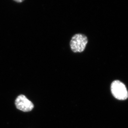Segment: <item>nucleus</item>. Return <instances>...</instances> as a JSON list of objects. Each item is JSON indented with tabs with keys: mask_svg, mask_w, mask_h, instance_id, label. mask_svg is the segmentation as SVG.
Returning a JSON list of instances; mask_svg holds the SVG:
<instances>
[{
	"mask_svg": "<svg viewBox=\"0 0 128 128\" xmlns=\"http://www.w3.org/2000/svg\"><path fill=\"white\" fill-rule=\"evenodd\" d=\"M88 41V38L84 34H76L72 38L70 42V48L74 53L82 52L85 50Z\"/></svg>",
	"mask_w": 128,
	"mask_h": 128,
	"instance_id": "obj_1",
	"label": "nucleus"
},
{
	"mask_svg": "<svg viewBox=\"0 0 128 128\" xmlns=\"http://www.w3.org/2000/svg\"><path fill=\"white\" fill-rule=\"evenodd\" d=\"M111 92L115 98L120 100H124L128 98V92L125 85L118 80H115L112 83Z\"/></svg>",
	"mask_w": 128,
	"mask_h": 128,
	"instance_id": "obj_2",
	"label": "nucleus"
},
{
	"mask_svg": "<svg viewBox=\"0 0 128 128\" xmlns=\"http://www.w3.org/2000/svg\"><path fill=\"white\" fill-rule=\"evenodd\" d=\"M15 105L18 110L24 112L32 111L34 106L32 102L23 94L19 95L15 100Z\"/></svg>",
	"mask_w": 128,
	"mask_h": 128,
	"instance_id": "obj_3",
	"label": "nucleus"
},
{
	"mask_svg": "<svg viewBox=\"0 0 128 128\" xmlns=\"http://www.w3.org/2000/svg\"><path fill=\"white\" fill-rule=\"evenodd\" d=\"M14 1L16 2H18V3H21L23 1H24L25 0H14Z\"/></svg>",
	"mask_w": 128,
	"mask_h": 128,
	"instance_id": "obj_4",
	"label": "nucleus"
}]
</instances>
